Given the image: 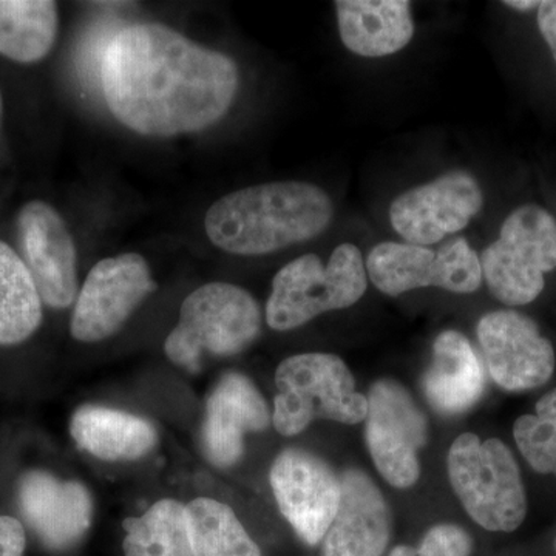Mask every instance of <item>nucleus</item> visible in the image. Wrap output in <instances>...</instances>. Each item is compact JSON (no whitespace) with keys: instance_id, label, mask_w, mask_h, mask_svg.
Listing matches in <instances>:
<instances>
[{"instance_id":"nucleus-22","label":"nucleus","mask_w":556,"mask_h":556,"mask_svg":"<svg viewBox=\"0 0 556 556\" xmlns=\"http://www.w3.org/2000/svg\"><path fill=\"white\" fill-rule=\"evenodd\" d=\"M42 321V299L24 260L0 241V345L31 338Z\"/></svg>"},{"instance_id":"nucleus-13","label":"nucleus","mask_w":556,"mask_h":556,"mask_svg":"<svg viewBox=\"0 0 556 556\" xmlns=\"http://www.w3.org/2000/svg\"><path fill=\"white\" fill-rule=\"evenodd\" d=\"M477 336L490 378L503 390H533L554 376V346L525 314L511 309L485 314L478 321Z\"/></svg>"},{"instance_id":"nucleus-7","label":"nucleus","mask_w":556,"mask_h":556,"mask_svg":"<svg viewBox=\"0 0 556 556\" xmlns=\"http://www.w3.org/2000/svg\"><path fill=\"white\" fill-rule=\"evenodd\" d=\"M479 260L493 298L510 306L532 303L556 268L555 218L536 204L515 208Z\"/></svg>"},{"instance_id":"nucleus-2","label":"nucleus","mask_w":556,"mask_h":556,"mask_svg":"<svg viewBox=\"0 0 556 556\" xmlns=\"http://www.w3.org/2000/svg\"><path fill=\"white\" fill-rule=\"evenodd\" d=\"M332 215L324 189L305 181H276L223 197L208 207L204 228L215 247L252 257L316 239Z\"/></svg>"},{"instance_id":"nucleus-28","label":"nucleus","mask_w":556,"mask_h":556,"mask_svg":"<svg viewBox=\"0 0 556 556\" xmlns=\"http://www.w3.org/2000/svg\"><path fill=\"white\" fill-rule=\"evenodd\" d=\"M27 535L16 518L0 515V556H24Z\"/></svg>"},{"instance_id":"nucleus-24","label":"nucleus","mask_w":556,"mask_h":556,"mask_svg":"<svg viewBox=\"0 0 556 556\" xmlns=\"http://www.w3.org/2000/svg\"><path fill=\"white\" fill-rule=\"evenodd\" d=\"M126 556H193L186 506L175 500L156 501L141 517L124 521Z\"/></svg>"},{"instance_id":"nucleus-16","label":"nucleus","mask_w":556,"mask_h":556,"mask_svg":"<svg viewBox=\"0 0 556 556\" xmlns=\"http://www.w3.org/2000/svg\"><path fill=\"white\" fill-rule=\"evenodd\" d=\"M273 422L268 402L241 372H228L212 388L201 424L200 444L212 466H236L244 455L249 433H262Z\"/></svg>"},{"instance_id":"nucleus-6","label":"nucleus","mask_w":556,"mask_h":556,"mask_svg":"<svg viewBox=\"0 0 556 556\" xmlns=\"http://www.w3.org/2000/svg\"><path fill=\"white\" fill-rule=\"evenodd\" d=\"M367 287L364 257L354 244L336 248L327 265L316 254L303 255L274 277L266 321L276 331H291L320 314L350 308Z\"/></svg>"},{"instance_id":"nucleus-26","label":"nucleus","mask_w":556,"mask_h":556,"mask_svg":"<svg viewBox=\"0 0 556 556\" xmlns=\"http://www.w3.org/2000/svg\"><path fill=\"white\" fill-rule=\"evenodd\" d=\"M473 538L466 529L456 525L431 527L424 535L419 546L401 544L391 548L387 556H471Z\"/></svg>"},{"instance_id":"nucleus-27","label":"nucleus","mask_w":556,"mask_h":556,"mask_svg":"<svg viewBox=\"0 0 556 556\" xmlns=\"http://www.w3.org/2000/svg\"><path fill=\"white\" fill-rule=\"evenodd\" d=\"M115 25L110 22L108 25H97L93 31L89 33L80 49V73L91 80L97 76V67L101 68L102 56L108 49L110 39L115 36Z\"/></svg>"},{"instance_id":"nucleus-11","label":"nucleus","mask_w":556,"mask_h":556,"mask_svg":"<svg viewBox=\"0 0 556 556\" xmlns=\"http://www.w3.org/2000/svg\"><path fill=\"white\" fill-rule=\"evenodd\" d=\"M269 482L280 514L295 535L308 546L320 544L338 515L339 475L320 456L292 447L274 459Z\"/></svg>"},{"instance_id":"nucleus-25","label":"nucleus","mask_w":556,"mask_h":556,"mask_svg":"<svg viewBox=\"0 0 556 556\" xmlns=\"http://www.w3.org/2000/svg\"><path fill=\"white\" fill-rule=\"evenodd\" d=\"M514 438L533 470L556 477V388L538 401L535 415L518 417Z\"/></svg>"},{"instance_id":"nucleus-31","label":"nucleus","mask_w":556,"mask_h":556,"mask_svg":"<svg viewBox=\"0 0 556 556\" xmlns=\"http://www.w3.org/2000/svg\"><path fill=\"white\" fill-rule=\"evenodd\" d=\"M0 118H2V98H0Z\"/></svg>"},{"instance_id":"nucleus-32","label":"nucleus","mask_w":556,"mask_h":556,"mask_svg":"<svg viewBox=\"0 0 556 556\" xmlns=\"http://www.w3.org/2000/svg\"><path fill=\"white\" fill-rule=\"evenodd\" d=\"M555 547H556V541H555Z\"/></svg>"},{"instance_id":"nucleus-29","label":"nucleus","mask_w":556,"mask_h":556,"mask_svg":"<svg viewBox=\"0 0 556 556\" xmlns=\"http://www.w3.org/2000/svg\"><path fill=\"white\" fill-rule=\"evenodd\" d=\"M538 27L546 39L548 49L554 54L556 62V0L540 2L538 7Z\"/></svg>"},{"instance_id":"nucleus-23","label":"nucleus","mask_w":556,"mask_h":556,"mask_svg":"<svg viewBox=\"0 0 556 556\" xmlns=\"http://www.w3.org/2000/svg\"><path fill=\"white\" fill-rule=\"evenodd\" d=\"M193 556H262L236 511L214 497H197L186 506Z\"/></svg>"},{"instance_id":"nucleus-12","label":"nucleus","mask_w":556,"mask_h":556,"mask_svg":"<svg viewBox=\"0 0 556 556\" xmlns=\"http://www.w3.org/2000/svg\"><path fill=\"white\" fill-rule=\"evenodd\" d=\"M484 206L481 186L466 170H452L399 195L390 222L402 239L430 247L466 228Z\"/></svg>"},{"instance_id":"nucleus-20","label":"nucleus","mask_w":556,"mask_h":556,"mask_svg":"<svg viewBox=\"0 0 556 556\" xmlns=\"http://www.w3.org/2000/svg\"><path fill=\"white\" fill-rule=\"evenodd\" d=\"M70 434L80 450L109 463L141 459L159 444V431L150 420L101 405L80 407L72 417Z\"/></svg>"},{"instance_id":"nucleus-21","label":"nucleus","mask_w":556,"mask_h":556,"mask_svg":"<svg viewBox=\"0 0 556 556\" xmlns=\"http://www.w3.org/2000/svg\"><path fill=\"white\" fill-rule=\"evenodd\" d=\"M58 35V7L50 0H0V54L31 64L50 53Z\"/></svg>"},{"instance_id":"nucleus-4","label":"nucleus","mask_w":556,"mask_h":556,"mask_svg":"<svg viewBox=\"0 0 556 556\" xmlns=\"http://www.w3.org/2000/svg\"><path fill=\"white\" fill-rule=\"evenodd\" d=\"M276 387L273 426L281 437H298L320 419L356 426L367 417V396L356 391L353 372L336 354L285 358L276 371Z\"/></svg>"},{"instance_id":"nucleus-9","label":"nucleus","mask_w":556,"mask_h":556,"mask_svg":"<svg viewBox=\"0 0 556 556\" xmlns=\"http://www.w3.org/2000/svg\"><path fill=\"white\" fill-rule=\"evenodd\" d=\"M365 439L372 463L394 489L407 490L420 477L419 452L428 442V420L407 388L379 379L369 388Z\"/></svg>"},{"instance_id":"nucleus-17","label":"nucleus","mask_w":556,"mask_h":556,"mask_svg":"<svg viewBox=\"0 0 556 556\" xmlns=\"http://www.w3.org/2000/svg\"><path fill=\"white\" fill-rule=\"evenodd\" d=\"M342 496L334 521L321 541V556H383L393 532L386 497L365 471L340 475Z\"/></svg>"},{"instance_id":"nucleus-15","label":"nucleus","mask_w":556,"mask_h":556,"mask_svg":"<svg viewBox=\"0 0 556 556\" xmlns=\"http://www.w3.org/2000/svg\"><path fill=\"white\" fill-rule=\"evenodd\" d=\"M17 503L25 522L40 543L53 552L78 546L93 521V497L89 489L72 479L46 470L22 475Z\"/></svg>"},{"instance_id":"nucleus-5","label":"nucleus","mask_w":556,"mask_h":556,"mask_svg":"<svg viewBox=\"0 0 556 556\" xmlns=\"http://www.w3.org/2000/svg\"><path fill=\"white\" fill-rule=\"evenodd\" d=\"M447 470L453 492L482 529L510 533L525 522L527 496L521 470L503 441L460 434L448 450Z\"/></svg>"},{"instance_id":"nucleus-3","label":"nucleus","mask_w":556,"mask_h":556,"mask_svg":"<svg viewBox=\"0 0 556 556\" xmlns=\"http://www.w3.org/2000/svg\"><path fill=\"white\" fill-rule=\"evenodd\" d=\"M262 331V311L247 291L212 281L189 294L179 309L177 327L164 342V353L177 367L199 372L206 354L236 356Z\"/></svg>"},{"instance_id":"nucleus-14","label":"nucleus","mask_w":556,"mask_h":556,"mask_svg":"<svg viewBox=\"0 0 556 556\" xmlns=\"http://www.w3.org/2000/svg\"><path fill=\"white\" fill-rule=\"evenodd\" d=\"M24 262L42 303L65 309L78 298L76 248L64 219L50 204L31 201L17 217Z\"/></svg>"},{"instance_id":"nucleus-18","label":"nucleus","mask_w":556,"mask_h":556,"mask_svg":"<svg viewBox=\"0 0 556 556\" xmlns=\"http://www.w3.org/2000/svg\"><path fill=\"white\" fill-rule=\"evenodd\" d=\"M484 387V368L470 340L455 329L441 332L422 376L428 404L439 415H463L481 399Z\"/></svg>"},{"instance_id":"nucleus-8","label":"nucleus","mask_w":556,"mask_h":556,"mask_svg":"<svg viewBox=\"0 0 556 556\" xmlns=\"http://www.w3.org/2000/svg\"><path fill=\"white\" fill-rule=\"evenodd\" d=\"M365 268L372 285L390 298L430 287L471 294L482 283L481 260L466 239L450 240L438 251L383 241L371 249Z\"/></svg>"},{"instance_id":"nucleus-19","label":"nucleus","mask_w":556,"mask_h":556,"mask_svg":"<svg viewBox=\"0 0 556 556\" xmlns=\"http://www.w3.org/2000/svg\"><path fill=\"white\" fill-rule=\"evenodd\" d=\"M336 11L343 46L358 56H390L415 35L407 0H338Z\"/></svg>"},{"instance_id":"nucleus-1","label":"nucleus","mask_w":556,"mask_h":556,"mask_svg":"<svg viewBox=\"0 0 556 556\" xmlns=\"http://www.w3.org/2000/svg\"><path fill=\"white\" fill-rule=\"evenodd\" d=\"M110 112L144 137L169 138L214 126L239 90L236 62L163 24L119 28L102 56Z\"/></svg>"},{"instance_id":"nucleus-10","label":"nucleus","mask_w":556,"mask_h":556,"mask_svg":"<svg viewBox=\"0 0 556 556\" xmlns=\"http://www.w3.org/2000/svg\"><path fill=\"white\" fill-rule=\"evenodd\" d=\"M155 289L148 262L141 255L129 252L101 260L91 268L76 298L70 332L86 343L109 339Z\"/></svg>"},{"instance_id":"nucleus-30","label":"nucleus","mask_w":556,"mask_h":556,"mask_svg":"<svg viewBox=\"0 0 556 556\" xmlns=\"http://www.w3.org/2000/svg\"><path fill=\"white\" fill-rule=\"evenodd\" d=\"M504 5L518 11H530L538 9L540 2H533V0H508V2H504Z\"/></svg>"}]
</instances>
